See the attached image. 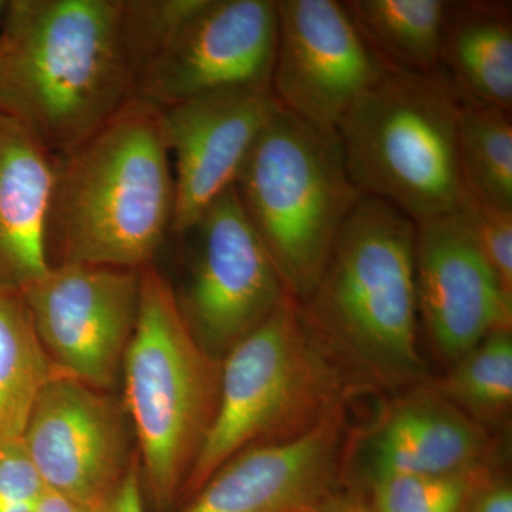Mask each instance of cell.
Wrapping results in <instances>:
<instances>
[{
  "mask_svg": "<svg viewBox=\"0 0 512 512\" xmlns=\"http://www.w3.org/2000/svg\"><path fill=\"white\" fill-rule=\"evenodd\" d=\"M97 512H146L137 454L116 493Z\"/></svg>",
  "mask_w": 512,
  "mask_h": 512,
  "instance_id": "cell-27",
  "label": "cell"
},
{
  "mask_svg": "<svg viewBox=\"0 0 512 512\" xmlns=\"http://www.w3.org/2000/svg\"><path fill=\"white\" fill-rule=\"evenodd\" d=\"M357 436L367 483L399 474H454L490 463L488 429L430 383L399 393Z\"/></svg>",
  "mask_w": 512,
  "mask_h": 512,
  "instance_id": "cell-16",
  "label": "cell"
},
{
  "mask_svg": "<svg viewBox=\"0 0 512 512\" xmlns=\"http://www.w3.org/2000/svg\"><path fill=\"white\" fill-rule=\"evenodd\" d=\"M417 315L431 346L454 363L491 333L512 329L507 292L458 210L417 225Z\"/></svg>",
  "mask_w": 512,
  "mask_h": 512,
  "instance_id": "cell-14",
  "label": "cell"
},
{
  "mask_svg": "<svg viewBox=\"0 0 512 512\" xmlns=\"http://www.w3.org/2000/svg\"><path fill=\"white\" fill-rule=\"evenodd\" d=\"M460 100L441 69L387 72L370 87L336 128L360 194L393 205L416 225L460 210Z\"/></svg>",
  "mask_w": 512,
  "mask_h": 512,
  "instance_id": "cell-6",
  "label": "cell"
},
{
  "mask_svg": "<svg viewBox=\"0 0 512 512\" xmlns=\"http://www.w3.org/2000/svg\"><path fill=\"white\" fill-rule=\"evenodd\" d=\"M57 158L0 114V289H22L49 269L47 221Z\"/></svg>",
  "mask_w": 512,
  "mask_h": 512,
  "instance_id": "cell-17",
  "label": "cell"
},
{
  "mask_svg": "<svg viewBox=\"0 0 512 512\" xmlns=\"http://www.w3.org/2000/svg\"><path fill=\"white\" fill-rule=\"evenodd\" d=\"M386 73L342 2H276L271 89L282 110L336 131L353 104Z\"/></svg>",
  "mask_w": 512,
  "mask_h": 512,
  "instance_id": "cell-9",
  "label": "cell"
},
{
  "mask_svg": "<svg viewBox=\"0 0 512 512\" xmlns=\"http://www.w3.org/2000/svg\"><path fill=\"white\" fill-rule=\"evenodd\" d=\"M276 2L207 0L138 74L133 99L157 109L271 84Z\"/></svg>",
  "mask_w": 512,
  "mask_h": 512,
  "instance_id": "cell-11",
  "label": "cell"
},
{
  "mask_svg": "<svg viewBox=\"0 0 512 512\" xmlns=\"http://www.w3.org/2000/svg\"><path fill=\"white\" fill-rule=\"evenodd\" d=\"M192 229L200 234V248L181 308L202 346L214 356L225 355L258 329L288 292L235 187Z\"/></svg>",
  "mask_w": 512,
  "mask_h": 512,
  "instance_id": "cell-10",
  "label": "cell"
},
{
  "mask_svg": "<svg viewBox=\"0 0 512 512\" xmlns=\"http://www.w3.org/2000/svg\"><path fill=\"white\" fill-rule=\"evenodd\" d=\"M440 69L464 96L511 113V2H448Z\"/></svg>",
  "mask_w": 512,
  "mask_h": 512,
  "instance_id": "cell-18",
  "label": "cell"
},
{
  "mask_svg": "<svg viewBox=\"0 0 512 512\" xmlns=\"http://www.w3.org/2000/svg\"><path fill=\"white\" fill-rule=\"evenodd\" d=\"M485 261L512 293V211L481 207L464 197L460 207Z\"/></svg>",
  "mask_w": 512,
  "mask_h": 512,
  "instance_id": "cell-25",
  "label": "cell"
},
{
  "mask_svg": "<svg viewBox=\"0 0 512 512\" xmlns=\"http://www.w3.org/2000/svg\"><path fill=\"white\" fill-rule=\"evenodd\" d=\"M360 393L309 328L299 303L286 296L258 329L225 353L217 413L180 504L232 457L298 439Z\"/></svg>",
  "mask_w": 512,
  "mask_h": 512,
  "instance_id": "cell-5",
  "label": "cell"
},
{
  "mask_svg": "<svg viewBox=\"0 0 512 512\" xmlns=\"http://www.w3.org/2000/svg\"><path fill=\"white\" fill-rule=\"evenodd\" d=\"M207 0H134L124 2V40L134 83L141 70Z\"/></svg>",
  "mask_w": 512,
  "mask_h": 512,
  "instance_id": "cell-24",
  "label": "cell"
},
{
  "mask_svg": "<svg viewBox=\"0 0 512 512\" xmlns=\"http://www.w3.org/2000/svg\"><path fill=\"white\" fill-rule=\"evenodd\" d=\"M234 187L286 292L305 301L362 198L338 133L279 109L256 138Z\"/></svg>",
  "mask_w": 512,
  "mask_h": 512,
  "instance_id": "cell-7",
  "label": "cell"
},
{
  "mask_svg": "<svg viewBox=\"0 0 512 512\" xmlns=\"http://www.w3.org/2000/svg\"><path fill=\"white\" fill-rule=\"evenodd\" d=\"M490 464L454 474H399L370 481L373 512H468L474 495L493 480Z\"/></svg>",
  "mask_w": 512,
  "mask_h": 512,
  "instance_id": "cell-23",
  "label": "cell"
},
{
  "mask_svg": "<svg viewBox=\"0 0 512 512\" xmlns=\"http://www.w3.org/2000/svg\"><path fill=\"white\" fill-rule=\"evenodd\" d=\"M35 512H87L80 505L67 500L62 495L46 490L40 498Z\"/></svg>",
  "mask_w": 512,
  "mask_h": 512,
  "instance_id": "cell-30",
  "label": "cell"
},
{
  "mask_svg": "<svg viewBox=\"0 0 512 512\" xmlns=\"http://www.w3.org/2000/svg\"><path fill=\"white\" fill-rule=\"evenodd\" d=\"M346 410L298 439L242 451L175 512H316L339 491L346 464Z\"/></svg>",
  "mask_w": 512,
  "mask_h": 512,
  "instance_id": "cell-15",
  "label": "cell"
},
{
  "mask_svg": "<svg viewBox=\"0 0 512 512\" xmlns=\"http://www.w3.org/2000/svg\"><path fill=\"white\" fill-rule=\"evenodd\" d=\"M45 491L22 441L0 448V512H35Z\"/></svg>",
  "mask_w": 512,
  "mask_h": 512,
  "instance_id": "cell-26",
  "label": "cell"
},
{
  "mask_svg": "<svg viewBox=\"0 0 512 512\" xmlns=\"http://www.w3.org/2000/svg\"><path fill=\"white\" fill-rule=\"evenodd\" d=\"M174 174L160 109L131 99L99 131L57 158L47 254L62 262L138 269L171 229Z\"/></svg>",
  "mask_w": 512,
  "mask_h": 512,
  "instance_id": "cell-3",
  "label": "cell"
},
{
  "mask_svg": "<svg viewBox=\"0 0 512 512\" xmlns=\"http://www.w3.org/2000/svg\"><path fill=\"white\" fill-rule=\"evenodd\" d=\"M446 0H348L342 2L357 32L387 72L440 69Z\"/></svg>",
  "mask_w": 512,
  "mask_h": 512,
  "instance_id": "cell-19",
  "label": "cell"
},
{
  "mask_svg": "<svg viewBox=\"0 0 512 512\" xmlns=\"http://www.w3.org/2000/svg\"><path fill=\"white\" fill-rule=\"evenodd\" d=\"M140 295L123 359L124 406L138 441L141 481L157 511L180 503L220 399L221 360L202 346L157 268L138 269Z\"/></svg>",
  "mask_w": 512,
  "mask_h": 512,
  "instance_id": "cell-4",
  "label": "cell"
},
{
  "mask_svg": "<svg viewBox=\"0 0 512 512\" xmlns=\"http://www.w3.org/2000/svg\"><path fill=\"white\" fill-rule=\"evenodd\" d=\"M60 375L20 289H0V448L23 440L37 399Z\"/></svg>",
  "mask_w": 512,
  "mask_h": 512,
  "instance_id": "cell-20",
  "label": "cell"
},
{
  "mask_svg": "<svg viewBox=\"0 0 512 512\" xmlns=\"http://www.w3.org/2000/svg\"><path fill=\"white\" fill-rule=\"evenodd\" d=\"M20 292L57 369L111 389L136 326L138 271L60 262Z\"/></svg>",
  "mask_w": 512,
  "mask_h": 512,
  "instance_id": "cell-8",
  "label": "cell"
},
{
  "mask_svg": "<svg viewBox=\"0 0 512 512\" xmlns=\"http://www.w3.org/2000/svg\"><path fill=\"white\" fill-rule=\"evenodd\" d=\"M316 512H373V510L362 498L336 491L325 503L320 505Z\"/></svg>",
  "mask_w": 512,
  "mask_h": 512,
  "instance_id": "cell-29",
  "label": "cell"
},
{
  "mask_svg": "<svg viewBox=\"0 0 512 512\" xmlns=\"http://www.w3.org/2000/svg\"><path fill=\"white\" fill-rule=\"evenodd\" d=\"M458 161L464 197L512 211L511 113L461 94Z\"/></svg>",
  "mask_w": 512,
  "mask_h": 512,
  "instance_id": "cell-21",
  "label": "cell"
},
{
  "mask_svg": "<svg viewBox=\"0 0 512 512\" xmlns=\"http://www.w3.org/2000/svg\"><path fill=\"white\" fill-rule=\"evenodd\" d=\"M429 383L485 429L507 424L512 409L511 330L491 333L451 363L446 375Z\"/></svg>",
  "mask_w": 512,
  "mask_h": 512,
  "instance_id": "cell-22",
  "label": "cell"
},
{
  "mask_svg": "<svg viewBox=\"0 0 512 512\" xmlns=\"http://www.w3.org/2000/svg\"><path fill=\"white\" fill-rule=\"evenodd\" d=\"M22 443L46 490L87 512L99 511L113 497L136 457L128 453L117 403L67 375L43 389Z\"/></svg>",
  "mask_w": 512,
  "mask_h": 512,
  "instance_id": "cell-12",
  "label": "cell"
},
{
  "mask_svg": "<svg viewBox=\"0 0 512 512\" xmlns=\"http://www.w3.org/2000/svg\"><path fill=\"white\" fill-rule=\"evenodd\" d=\"M0 8H2V2H0Z\"/></svg>",
  "mask_w": 512,
  "mask_h": 512,
  "instance_id": "cell-31",
  "label": "cell"
},
{
  "mask_svg": "<svg viewBox=\"0 0 512 512\" xmlns=\"http://www.w3.org/2000/svg\"><path fill=\"white\" fill-rule=\"evenodd\" d=\"M468 512H512L511 484L494 477L474 495Z\"/></svg>",
  "mask_w": 512,
  "mask_h": 512,
  "instance_id": "cell-28",
  "label": "cell"
},
{
  "mask_svg": "<svg viewBox=\"0 0 512 512\" xmlns=\"http://www.w3.org/2000/svg\"><path fill=\"white\" fill-rule=\"evenodd\" d=\"M279 109L271 84L221 90L160 109L174 157L173 231H191L234 187L256 138Z\"/></svg>",
  "mask_w": 512,
  "mask_h": 512,
  "instance_id": "cell-13",
  "label": "cell"
},
{
  "mask_svg": "<svg viewBox=\"0 0 512 512\" xmlns=\"http://www.w3.org/2000/svg\"><path fill=\"white\" fill-rule=\"evenodd\" d=\"M120 0H15L0 30V114L56 158L133 99Z\"/></svg>",
  "mask_w": 512,
  "mask_h": 512,
  "instance_id": "cell-1",
  "label": "cell"
},
{
  "mask_svg": "<svg viewBox=\"0 0 512 512\" xmlns=\"http://www.w3.org/2000/svg\"><path fill=\"white\" fill-rule=\"evenodd\" d=\"M417 225L362 195L343 222L303 318L360 392L426 382L417 342Z\"/></svg>",
  "mask_w": 512,
  "mask_h": 512,
  "instance_id": "cell-2",
  "label": "cell"
}]
</instances>
